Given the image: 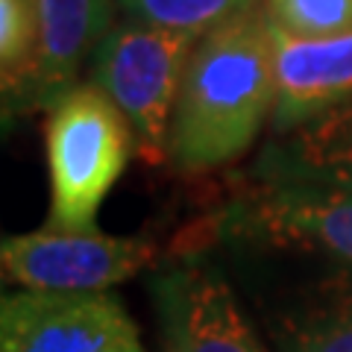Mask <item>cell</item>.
Instances as JSON below:
<instances>
[{
  "label": "cell",
  "instance_id": "obj_1",
  "mask_svg": "<svg viewBox=\"0 0 352 352\" xmlns=\"http://www.w3.org/2000/svg\"><path fill=\"white\" fill-rule=\"evenodd\" d=\"M276 106L273 32L261 3L194 44L176 97L168 159L185 173L235 162Z\"/></svg>",
  "mask_w": 352,
  "mask_h": 352
},
{
  "label": "cell",
  "instance_id": "obj_2",
  "mask_svg": "<svg viewBox=\"0 0 352 352\" xmlns=\"http://www.w3.org/2000/svg\"><path fill=\"white\" fill-rule=\"evenodd\" d=\"M135 147V135L97 85H76L59 97L47 118L50 223L91 229L94 214Z\"/></svg>",
  "mask_w": 352,
  "mask_h": 352
},
{
  "label": "cell",
  "instance_id": "obj_3",
  "mask_svg": "<svg viewBox=\"0 0 352 352\" xmlns=\"http://www.w3.org/2000/svg\"><path fill=\"white\" fill-rule=\"evenodd\" d=\"M197 41L200 38L124 21L109 30L91 59V85L120 109L138 153L150 164L168 159L176 97Z\"/></svg>",
  "mask_w": 352,
  "mask_h": 352
},
{
  "label": "cell",
  "instance_id": "obj_4",
  "mask_svg": "<svg viewBox=\"0 0 352 352\" xmlns=\"http://www.w3.org/2000/svg\"><path fill=\"white\" fill-rule=\"evenodd\" d=\"M0 352H147L106 291H18L0 305Z\"/></svg>",
  "mask_w": 352,
  "mask_h": 352
},
{
  "label": "cell",
  "instance_id": "obj_5",
  "mask_svg": "<svg viewBox=\"0 0 352 352\" xmlns=\"http://www.w3.org/2000/svg\"><path fill=\"white\" fill-rule=\"evenodd\" d=\"M153 258L141 238H112L94 229H41L0 244L3 273L27 291H106L135 276Z\"/></svg>",
  "mask_w": 352,
  "mask_h": 352
},
{
  "label": "cell",
  "instance_id": "obj_6",
  "mask_svg": "<svg viewBox=\"0 0 352 352\" xmlns=\"http://www.w3.org/2000/svg\"><path fill=\"white\" fill-rule=\"evenodd\" d=\"M232 223L244 229V235L320 252L352 267V191L261 182L232 208Z\"/></svg>",
  "mask_w": 352,
  "mask_h": 352
},
{
  "label": "cell",
  "instance_id": "obj_7",
  "mask_svg": "<svg viewBox=\"0 0 352 352\" xmlns=\"http://www.w3.org/2000/svg\"><path fill=\"white\" fill-rule=\"evenodd\" d=\"M164 352H264L229 285L206 267H173L153 282Z\"/></svg>",
  "mask_w": 352,
  "mask_h": 352
},
{
  "label": "cell",
  "instance_id": "obj_8",
  "mask_svg": "<svg viewBox=\"0 0 352 352\" xmlns=\"http://www.w3.org/2000/svg\"><path fill=\"white\" fill-rule=\"evenodd\" d=\"M276 106L273 126L288 132L352 103V30L326 38H296L270 24Z\"/></svg>",
  "mask_w": 352,
  "mask_h": 352
},
{
  "label": "cell",
  "instance_id": "obj_9",
  "mask_svg": "<svg viewBox=\"0 0 352 352\" xmlns=\"http://www.w3.org/2000/svg\"><path fill=\"white\" fill-rule=\"evenodd\" d=\"M38 9V65L32 82L36 109H53L76 88L85 59H94L112 30L109 0H36Z\"/></svg>",
  "mask_w": 352,
  "mask_h": 352
},
{
  "label": "cell",
  "instance_id": "obj_10",
  "mask_svg": "<svg viewBox=\"0 0 352 352\" xmlns=\"http://www.w3.org/2000/svg\"><path fill=\"white\" fill-rule=\"evenodd\" d=\"M264 182L352 191V103L288 129L258 159Z\"/></svg>",
  "mask_w": 352,
  "mask_h": 352
},
{
  "label": "cell",
  "instance_id": "obj_11",
  "mask_svg": "<svg viewBox=\"0 0 352 352\" xmlns=\"http://www.w3.org/2000/svg\"><path fill=\"white\" fill-rule=\"evenodd\" d=\"M38 65V9L36 0H0V80L9 103L32 100Z\"/></svg>",
  "mask_w": 352,
  "mask_h": 352
},
{
  "label": "cell",
  "instance_id": "obj_12",
  "mask_svg": "<svg viewBox=\"0 0 352 352\" xmlns=\"http://www.w3.org/2000/svg\"><path fill=\"white\" fill-rule=\"evenodd\" d=\"M138 24L203 38L238 15L256 9L261 0H115Z\"/></svg>",
  "mask_w": 352,
  "mask_h": 352
},
{
  "label": "cell",
  "instance_id": "obj_13",
  "mask_svg": "<svg viewBox=\"0 0 352 352\" xmlns=\"http://www.w3.org/2000/svg\"><path fill=\"white\" fill-rule=\"evenodd\" d=\"M285 352H352V282L320 296L291 326Z\"/></svg>",
  "mask_w": 352,
  "mask_h": 352
},
{
  "label": "cell",
  "instance_id": "obj_14",
  "mask_svg": "<svg viewBox=\"0 0 352 352\" xmlns=\"http://www.w3.org/2000/svg\"><path fill=\"white\" fill-rule=\"evenodd\" d=\"M276 30L296 38H326L352 30V0H261Z\"/></svg>",
  "mask_w": 352,
  "mask_h": 352
}]
</instances>
